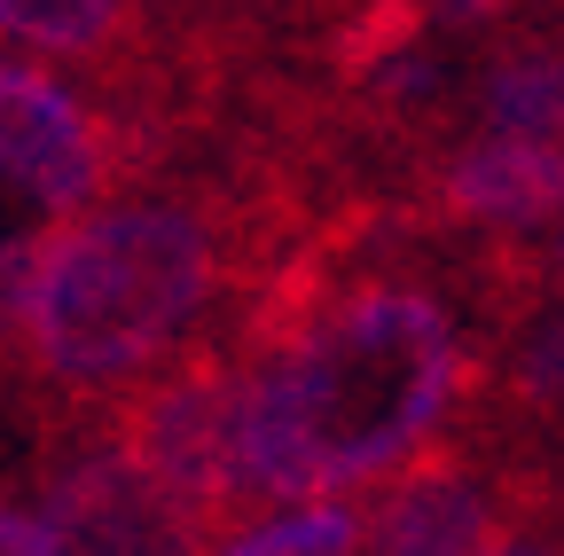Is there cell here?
I'll list each match as a JSON object with an SVG mask.
<instances>
[{"label":"cell","instance_id":"obj_1","mask_svg":"<svg viewBox=\"0 0 564 556\" xmlns=\"http://www.w3.org/2000/svg\"><path fill=\"white\" fill-rule=\"evenodd\" d=\"M463 384L470 353L447 298L415 283H361L345 298H322L314 321L251 369V502H306L400 470L447 432Z\"/></svg>","mask_w":564,"mask_h":556},{"label":"cell","instance_id":"obj_2","mask_svg":"<svg viewBox=\"0 0 564 556\" xmlns=\"http://www.w3.org/2000/svg\"><path fill=\"white\" fill-rule=\"evenodd\" d=\"M228 283V228L181 196H141L47 236L24 345L55 384H133L196 337Z\"/></svg>","mask_w":564,"mask_h":556},{"label":"cell","instance_id":"obj_3","mask_svg":"<svg viewBox=\"0 0 564 556\" xmlns=\"http://www.w3.org/2000/svg\"><path fill=\"white\" fill-rule=\"evenodd\" d=\"M243 400H251V369L236 361V345H196V353L173 377H158L126 415V455L150 470L204 533L228 525L251 502Z\"/></svg>","mask_w":564,"mask_h":556},{"label":"cell","instance_id":"obj_4","mask_svg":"<svg viewBox=\"0 0 564 556\" xmlns=\"http://www.w3.org/2000/svg\"><path fill=\"white\" fill-rule=\"evenodd\" d=\"M102 173L110 133L79 95L40 72H0V243H40V228L79 212Z\"/></svg>","mask_w":564,"mask_h":556},{"label":"cell","instance_id":"obj_5","mask_svg":"<svg viewBox=\"0 0 564 556\" xmlns=\"http://www.w3.org/2000/svg\"><path fill=\"white\" fill-rule=\"evenodd\" d=\"M40 525L55 556H204V525L126 447L70 455L47 478Z\"/></svg>","mask_w":564,"mask_h":556},{"label":"cell","instance_id":"obj_6","mask_svg":"<svg viewBox=\"0 0 564 556\" xmlns=\"http://www.w3.org/2000/svg\"><path fill=\"white\" fill-rule=\"evenodd\" d=\"M502 525H510L502 478H486L470 462H432L377 502L369 556H486L494 541H510Z\"/></svg>","mask_w":564,"mask_h":556},{"label":"cell","instance_id":"obj_7","mask_svg":"<svg viewBox=\"0 0 564 556\" xmlns=\"http://www.w3.org/2000/svg\"><path fill=\"white\" fill-rule=\"evenodd\" d=\"M440 204H447L455 220H478V228L549 220L556 204H564V150H556V142H525V133L470 142V150L440 173Z\"/></svg>","mask_w":564,"mask_h":556},{"label":"cell","instance_id":"obj_8","mask_svg":"<svg viewBox=\"0 0 564 556\" xmlns=\"http://www.w3.org/2000/svg\"><path fill=\"white\" fill-rule=\"evenodd\" d=\"M478 110L502 133H525V142H556L564 150V47L556 40L502 47L486 63V79H478Z\"/></svg>","mask_w":564,"mask_h":556},{"label":"cell","instance_id":"obj_9","mask_svg":"<svg viewBox=\"0 0 564 556\" xmlns=\"http://www.w3.org/2000/svg\"><path fill=\"white\" fill-rule=\"evenodd\" d=\"M502 392L518 415L564 432V306H533L510 329V353H502Z\"/></svg>","mask_w":564,"mask_h":556},{"label":"cell","instance_id":"obj_10","mask_svg":"<svg viewBox=\"0 0 564 556\" xmlns=\"http://www.w3.org/2000/svg\"><path fill=\"white\" fill-rule=\"evenodd\" d=\"M126 24V0H0V32L47 55H102Z\"/></svg>","mask_w":564,"mask_h":556},{"label":"cell","instance_id":"obj_11","mask_svg":"<svg viewBox=\"0 0 564 556\" xmlns=\"http://www.w3.org/2000/svg\"><path fill=\"white\" fill-rule=\"evenodd\" d=\"M212 556H361V517H352L345 502L291 510V517H267L251 533H228Z\"/></svg>","mask_w":564,"mask_h":556},{"label":"cell","instance_id":"obj_12","mask_svg":"<svg viewBox=\"0 0 564 556\" xmlns=\"http://www.w3.org/2000/svg\"><path fill=\"white\" fill-rule=\"evenodd\" d=\"M0 556H55V548H47V525H40V517H17V510H0Z\"/></svg>","mask_w":564,"mask_h":556},{"label":"cell","instance_id":"obj_13","mask_svg":"<svg viewBox=\"0 0 564 556\" xmlns=\"http://www.w3.org/2000/svg\"><path fill=\"white\" fill-rule=\"evenodd\" d=\"M432 17L440 24H486V17H502V0H432Z\"/></svg>","mask_w":564,"mask_h":556},{"label":"cell","instance_id":"obj_14","mask_svg":"<svg viewBox=\"0 0 564 556\" xmlns=\"http://www.w3.org/2000/svg\"><path fill=\"white\" fill-rule=\"evenodd\" d=\"M486 556H556V548H549V541H518V533H510V541H494Z\"/></svg>","mask_w":564,"mask_h":556},{"label":"cell","instance_id":"obj_15","mask_svg":"<svg viewBox=\"0 0 564 556\" xmlns=\"http://www.w3.org/2000/svg\"><path fill=\"white\" fill-rule=\"evenodd\" d=\"M556 259H564V243H556Z\"/></svg>","mask_w":564,"mask_h":556}]
</instances>
